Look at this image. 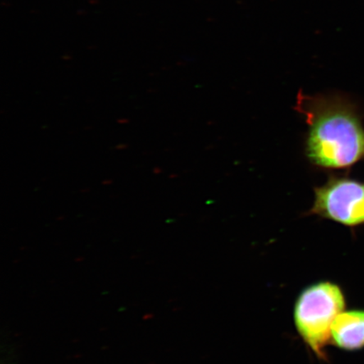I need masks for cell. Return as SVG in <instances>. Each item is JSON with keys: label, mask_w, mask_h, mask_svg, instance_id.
Instances as JSON below:
<instances>
[{"label": "cell", "mask_w": 364, "mask_h": 364, "mask_svg": "<svg viewBox=\"0 0 364 364\" xmlns=\"http://www.w3.org/2000/svg\"><path fill=\"white\" fill-rule=\"evenodd\" d=\"M331 341L345 351L364 348V311H343L335 318L331 329Z\"/></svg>", "instance_id": "cell-4"}, {"label": "cell", "mask_w": 364, "mask_h": 364, "mask_svg": "<svg viewBox=\"0 0 364 364\" xmlns=\"http://www.w3.org/2000/svg\"><path fill=\"white\" fill-rule=\"evenodd\" d=\"M314 193L315 200L308 215L348 227L364 225V181L347 175H330Z\"/></svg>", "instance_id": "cell-3"}, {"label": "cell", "mask_w": 364, "mask_h": 364, "mask_svg": "<svg viewBox=\"0 0 364 364\" xmlns=\"http://www.w3.org/2000/svg\"><path fill=\"white\" fill-rule=\"evenodd\" d=\"M345 306L343 291L338 284L327 281L309 285L296 300V330L317 358H326L325 348L331 343V326Z\"/></svg>", "instance_id": "cell-2"}, {"label": "cell", "mask_w": 364, "mask_h": 364, "mask_svg": "<svg viewBox=\"0 0 364 364\" xmlns=\"http://www.w3.org/2000/svg\"><path fill=\"white\" fill-rule=\"evenodd\" d=\"M295 110L306 117V157L323 170H346L364 161V114L344 95L299 91Z\"/></svg>", "instance_id": "cell-1"}]
</instances>
